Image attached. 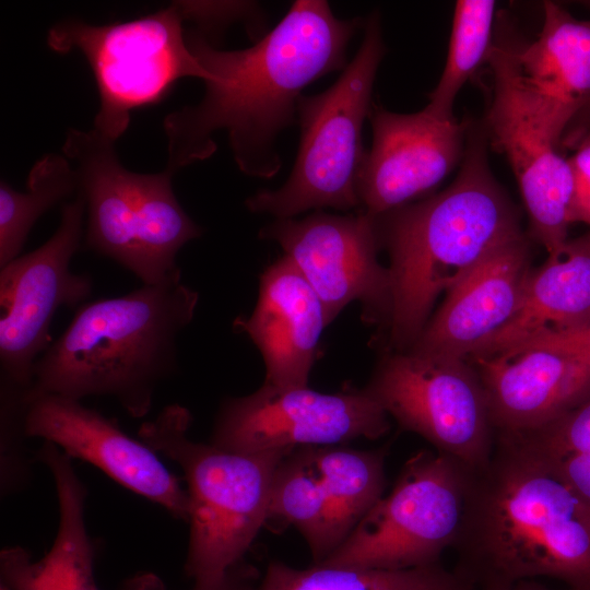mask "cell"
Masks as SVG:
<instances>
[{"label":"cell","mask_w":590,"mask_h":590,"mask_svg":"<svg viewBox=\"0 0 590 590\" xmlns=\"http://www.w3.org/2000/svg\"><path fill=\"white\" fill-rule=\"evenodd\" d=\"M373 142L358 175L359 212L379 216L409 204L436 187L462 162L465 126L427 106L413 114L389 111L373 103Z\"/></svg>","instance_id":"cell-15"},{"label":"cell","mask_w":590,"mask_h":590,"mask_svg":"<svg viewBox=\"0 0 590 590\" xmlns=\"http://www.w3.org/2000/svg\"><path fill=\"white\" fill-rule=\"evenodd\" d=\"M518 436L546 457L590 456V397L548 425Z\"/></svg>","instance_id":"cell-29"},{"label":"cell","mask_w":590,"mask_h":590,"mask_svg":"<svg viewBox=\"0 0 590 590\" xmlns=\"http://www.w3.org/2000/svg\"><path fill=\"white\" fill-rule=\"evenodd\" d=\"M1 379V495L23 488L30 481L31 462L24 448L25 391Z\"/></svg>","instance_id":"cell-28"},{"label":"cell","mask_w":590,"mask_h":590,"mask_svg":"<svg viewBox=\"0 0 590 590\" xmlns=\"http://www.w3.org/2000/svg\"><path fill=\"white\" fill-rule=\"evenodd\" d=\"M198 302L180 275L82 304L36 361L26 393L79 401L109 396L132 417H143L157 386L177 367V339Z\"/></svg>","instance_id":"cell-4"},{"label":"cell","mask_w":590,"mask_h":590,"mask_svg":"<svg viewBox=\"0 0 590 590\" xmlns=\"http://www.w3.org/2000/svg\"><path fill=\"white\" fill-rule=\"evenodd\" d=\"M365 391L403 429L469 470L488 461L496 432L482 381L464 358L391 354Z\"/></svg>","instance_id":"cell-10"},{"label":"cell","mask_w":590,"mask_h":590,"mask_svg":"<svg viewBox=\"0 0 590 590\" xmlns=\"http://www.w3.org/2000/svg\"><path fill=\"white\" fill-rule=\"evenodd\" d=\"M390 255L388 345L404 352L435 300L500 246L521 237L518 213L493 176L482 133L469 138L459 173L439 193L374 216Z\"/></svg>","instance_id":"cell-3"},{"label":"cell","mask_w":590,"mask_h":590,"mask_svg":"<svg viewBox=\"0 0 590 590\" xmlns=\"http://www.w3.org/2000/svg\"><path fill=\"white\" fill-rule=\"evenodd\" d=\"M510 590H552V589L545 588L538 583H532L530 581H521L517 583L515 587H512Z\"/></svg>","instance_id":"cell-36"},{"label":"cell","mask_w":590,"mask_h":590,"mask_svg":"<svg viewBox=\"0 0 590 590\" xmlns=\"http://www.w3.org/2000/svg\"><path fill=\"white\" fill-rule=\"evenodd\" d=\"M24 429L43 438L71 459L84 460L123 487L188 520L189 499L178 479L142 440L121 430L117 423L79 400L25 391Z\"/></svg>","instance_id":"cell-16"},{"label":"cell","mask_w":590,"mask_h":590,"mask_svg":"<svg viewBox=\"0 0 590 590\" xmlns=\"http://www.w3.org/2000/svg\"><path fill=\"white\" fill-rule=\"evenodd\" d=\"M582 3H583V5H586L587 8H590V1H585V2H582Z\"/></svg>","instance_id":"cell-37"},{"label":"cell","mask_w":590,"mask_h":590,"mask_svg":"<svg viewBox=\"0 0 590 590\" xmlns=\"http://www.w3.org/2000/svg\"><path fill=\"white\" fill-rule=\"evenodd\" d=\"M328 326L318 295L296 266L283 256L260 276L252 314L233 322L260 351L263 384L307 387L323 328Z\"/></svg>","instance_id":"cell-19"},{"label":"cell","mask_w":590,"mask_h":590,"mask_svg":"<svg viewBox=\"0 0 590 590\" xmlns=\"http://www.w3.org/2000/svg\"><path fill=\"white\" fill-rule=\"evenodd\" d=\"M544 457L563 481L590 507V456Z\"/></svg>","instance_id":"cell-34"},{"label":"cell","mask_w":590,"mask_h":590,"mask_svg":"<svg viewBox=\"0 0 590 590\" xmlns=\"http://www.w3.org/2000/svg\"><path fill=\"white\" fill-rule=\"evenodd\" d=\"M590 318V235L568 240L531 271L510 320L470 358L503 353L542 330L565 328Z\"/></svg>","instance_id":"cell-22"},{"label":"cell","mask_w":590,"mask_h":590,"mask_svg":"<svg viewBox=\"0 0 590 590\" xmlns=\"http://www.w3.org/2000/svg\"><path fill=\"white\" fill-rule=\"evenodd\" d=\"M455 571L481 590L547 577L590 590V507L520 436L495 435L469 470Z\"/></svg>","instance_id":"cell-2"},{"label":"cell","mask_w":590,"mask_h":590,"mask_svg":"<svg viewBox=\"0 0 590 590\" xmlns=\"http://www.w3.org/2000/svg\"><path fill=\"white\" fill-rule=\"evenodd\" d=\"M359 17L339 19L324 0H297L278 25L244 49H220L196 28L188 47L208 79L196 105L165 116L166 168L175 173L216 151L213 134L227 132L239 170L271 178L282 160L281 132L295 122L303 90L346 64Z\"/></svg>","instance_id":"cell-1"},{"label":"cell","mask_w":590,"mask_h":590,"mask_svg":"<svg viewBox=\"0 0 590 590\" xmlns=\"http://www.w3.org/2000/svg\"><path fill=\"white\" fill-rule=\"evenodd\" d=\"M389 427L387 412L365 389L321 393L308 386L263 384L251 394L223 402L211 444L235 452L292 451L377 439Z\"/></svg>","instance_id":"cell-11"},{"label":"cell","mask_w":590,"mask_h":590,"mask_svg":"<svg viewBox=\"0 0 590 590\" xmlns=\"http://www.w3.org/2000/svg\"><path fill=\"white\" fill-rule=\"evenodd\" d=\"M543 10L538 38L515 44V59L528 97L559 144L590 101V21L574 17L553 1H544Z\"/></svg>","instance_id":"cell-20"},{"label":"cell","mask_w":590,"mask_h":590,"mask_svg":"<svg viewBox=\"0 0 590 590\" xmlns=\"http://www.w3.org/2000/svg\"><path fill=\"white\" fill-rule=\"evenodd\" d=\"M36 459L50 471L59 506V524L50 550L39 560L20 546L0 553L1 590H98L94 548L85 523L87 491L72 459L45 441Z\"/></svg>","instance_id":"cell-21"},{"label":"cell","mask_w":590,"mask_h":590,"mask_svg":"<svg viewBox=\"0 0 590 590\" xmlns=\"http://www.w3.org/2000/svg\"><path fill=\"white\" fill-rule=\"evenodd\" d=\"M574 148L575 153L567 158L573 178L569 223L590 226V133L580 138Z\"/></svg>","instance_id":"cell-32"},{"label":"cell","mask_w":590,"mask_h":590,"mask_svg":"<svg viewBox=\"0 0 590 590\" xmlns=\"http://www.w3.org/2000/svg\"><path fill=\"white\" fill-rule=\"evenodd\" d=\"M71 162L62 154L49 153L28 173L26 190L17 191L0 182V267L19 257L36 221L58 202L76 192Z\"/></svg>","instance_id":"cell-26"},{"label":"cell","mask_w":590,"mask_h":590,"mask_svg":"<svg viewBox=\"0 0 590 590\" xmlns=\"http://www.w3.org/2000/svg\"><path fill=\"white\" fill-rule=\"evenodd\" d=\"M531 271L524 235L494 250L447 292L410 352L465 359L514 316Z\"/></svg>","instance_id":"cell-18"},{"label":"cell","mask_w":590,"mask_h":590,"mask_svg":"<svg viewBox=\"0 0 590 590\" xmlns=\"http://www.w3.org/2000/svg\"><path fill=\"white\" fill-rule=\"evenodd\" d=\"M590 133V101L575 116L563 134V143L569 146L583 135Z\"/></svg>","instance_id":"cell-35"},{"label":"cell","mask_w":590,"mask_h":590,"mask_svg":"<svg viewBox=\"0 0 590 590\" xmlns=\"http://www.w3.org/2000/svg\"><path fill=\"white\" fill-rule=\"evenodd\" d=\"M472 359L499 434L535 432L590 397V367L560 351L531 347Z\"/></svg>","instance_id":"cell-17"},{"label":"cell","mask_w":590,"mask_h":590,"mask_svg":"<svg viewBox=\"0 0 590 590\" xmlns=\"http://www.w3.org/2000/svg\"><path fill=\"white\" fill-rule=\"evenodd\" d=\"M354 58L326 91L302 95L297 103L300 141L287 180L260 190L245 204L253 213L293 219L308 210L359 209L356 182L365 154L362 130L373 106V87L386 55L380 14L364 23Z\"/></svg>","instance_id":"cell-7"},{"label":"cell","mask_w":590,"mask_h":590,"mask_svg":"<svg viewBox=\"0 0 590 590\" xmlns=\"http://www.w3.org/2000/svg\"><path fill=\"white\" fill-rule=\"evenodd\" d=\"M268 521L295 527L306 540L314 564L322 563L335 551L311 447L297 448L281 460L272 482Z\"/></svg>","instance_id":"cell-25"},{"label":"cell","mask_w":590,"mask_h":590,"mask_svg":"<svg viewBox=\"0 0 590 590\" xmlns=\"http://www.w3.org/2000/svg\"><path fill=\"white\" fill-rule=\"evenodd\" d=\"M531 347L560 351L578 358L590 367V318L570 327L542 330L503 353H514Z\"/></svg>","instance_id":"cell-31"},{"label":"cell","mask_w":590,"mask_h":590,"mask_svg":"<svg viewBox=\"0 0 590 590\" xmlns=\"http://www.w3.org/2000/svg\"><path fill=\"white\" fill-rule=\"evenodd\" d=\"M487 62L494 79L487 115L493 146L516 176L532 236L548 256L567 244L573 178L568 160L535 110L520 81L515 43H493Z\"/></svg>","instance_id":"cell-13"},{"label":"cell","mask_w":590,"mask_h":590,"mask_svg":"<svg viewBox=\"0 0 590 590\" xmlns=\"http://www.w3.org/2000/svg\"><path fill=\"white\" fill-rule=\"evenodd\" d=\"M85 203L80 193L62 204L54 235L37 249L19 256L0 272L1 379L30 389L37 356L50 342L58 308L74 307L92 292L91 278L70 271L83 236Z\"/></svg>","instance_id":"cell-12"},{"label":"cell","mask_w":590,"mask_h":590,"mask_svg":"<svg viewBox=\"0 0 590 590\" xmlns=\"http://www.w3.org/2000/svg\"><path fill=\"white\" fill-rule=\"evenodd\" d=\"M259 237L279 244L296 266L321 300L327 324L353 300L362 303L365 321H387L391 280L377 259L374 216L318 210L300 220L276 219Z\"/></svg>","instance_id":"cell-14"},{"label":"cell","mask_w":590,"mask_h":590,"mask_svg":"<svg viewBox=\"0 0 590 590\" xmlns=\"http://www.w3.org/2000/svg\"><path fill=\"white\" fill-rule=\"evenodd\" d=\"M73 164L76 192L87 215L85 244L155 285L180 276L176 256L202 234L178 202L173 172L134 173L121 164L115 142L94 129L70 128L62 145Z\"/></svg>","instance_id":"cell-6"},{"label":"cell","mask_w":590,"mask_h":590,"mask_svg":"<svg viewBox=\"0 0 590 590\" xmlns=\"http://www.w3.org/2000/svg\"><path fill=\"white\" fill-rule=\"evenodd\" d=\"M186 21L197 24V31L211 39L216 32L235 21H245L253 38L260 28V7L255 2L239 1H180Z\"/></svg>","instance_id":"cell-30"},{"label":"cell","mask_w":590,"mask_h":590,"mask_svg":"<svg viewBox=\"0 0 590 590\" xmlns=\"http://www.w3.org/2000/svg\"><path fill=\"white\" fill-rule=\"evenodd\" d=\"M191 422L188 409L170 404L143 423L138 436L184 472L189 499L185 570L194 583H211L243 564L268 521L273 477L291 451L235 452L194 442L187 436Z\"/></svg>","instance_id":"cell-5"},{"label":"cell","mask_w":590,"mask_h":590,"mask_svg":"<svg viewBox=\"0 0 590 590\" xmlns=\"http://www.w3.org/2000/svg\"><path fill=\"white\" fill-rule=\"evenodd\" d=\"M311 452L319 471L331 533L338 548L382 497L386 486V451L356 450L332 445L311 447Z\"/></svg>","instance_id":"cell-23"},{"label":"cell","mask_w":590,"mask_h":590,"mask_svg":"<svg viewBox=\"0 0 590 590\" xmlns=\"http://www.w3.org/2000/svg\"><path fill=\"white\" fill-rule=\"evenodd\" d=\"M590 235V234H589Z\"/></svg>","instance_id":"cell-38"},{"label":"cell","mask_w":590,"mask_h":590,"mask_svg":"<svg viewBox=\"0 0 590 590\" xmlns=\"http://www.w3.org/2000/svg\"><path fill=\"white\" fill-rule=\"evenodd\" d=\"M496 2L459 0L456 2L447 60L426 105L436 115L453 117L455 99L485 61L493 46L492 32Z\"/></svg>","instance_id":"cell-27"},{"label":"cell","mask_w":590,"mask_h":590,"mask_svg":"<svg viewBox=\"0 0 590 590\" xmlns=\"http://www.w3.org/2000/svg\"><path fill=\"white\" fill-rule=\"evenodd\" d=\"M469 469L422 450L404 464L391 493L381 497L322 565L408 569L437 564L462 523Z\"/></svg>","instance_id":"cell-9"},{"label":"cell","mask_w":590,"mask_h":590,"mask_svg":"<svg viewBox=\"0 0 590 590\" xmlns=\"http://www.w3.org/2000/svg\"><path fill=\"white\" fill-rule=\"evenodd\" d=\"M180 1L131 21L92 25L69 17L47 33L54 51H80L96 81L99 107L93 129L116 142L133 109L164 99L182 78L208 79L188 47Z\"/></svg>","instance_id":"cell-8"},{"label":"cell","mask_w":590,"mask_h":590,"mask_svg":"<svg viewBox=\"0 0 590 590\" xmlns=\"http://www.w3.org/2000/svg\"><path fill=\"white\" fill-rule=\"evenodd\" d=\"M259 590H475L439 563L408 569H367L314 564L294 568L272 560Z\"/></svg>","instance_id":"cell-24"},{"label":"cell","mask_w":590,"mask_h":590,"mask_svg":"<svg viewBox=\"0 0 590 590\" xmlns=\"http://www.w3.org/2000/svg\"><path fill=\"white\" fill-rule=\"evenodd\" d=\"M253 567L241 564L232 570L224 579L211 583H194L192 590H253L257 579ZM163 583L154 575H143L130 579L122 590H163Z\"/></svg>","instance_id":"cell-33"}]
</instances>
